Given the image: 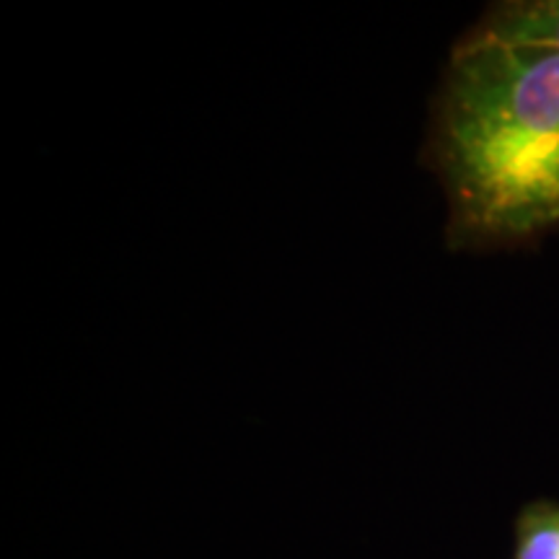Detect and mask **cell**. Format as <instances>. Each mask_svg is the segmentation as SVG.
Here are the masks:
<instances>
[{"instance_id":"cell-2","label":"cell","mask_w":559,"mask_h":559,"mask_svg":"<svg viewBox=\"0 0 559 559\" xmlns=\"http://www.w3.org/2000/svg\"><path fill=\"white\" fill-rule=\"evenodd\" d=\"M464 39L559 52V0H510L492 5Z\"/></svg>"},{"instance_id":"cell-3","label":"cell","mask_w":559,"mask_h":559,"mask_svg":"<svg viewBox=\"0 0 559 559\" xmlns=\"http://www.w3.org/2000/svg\"><path fill=\"white\" fill-rule=\"evenodd\" d=\"M513 559H559V502H528L515 519Z\"/></svg>"},{"instance_id":"cell-1","label":"cell","mask_w":559,"mask_h":559,"mask_svg":"<svg viewBox=\"0 0 559 559\" xmlns=\"http://www.w3.org/2000/svg\"><path fill=\"white\" fill-rule=\"evenodd\" d=\"M425 160L443 187L453 249L559 228V52L461 39L432 102Z\"/></svg>"}]
</instances>
